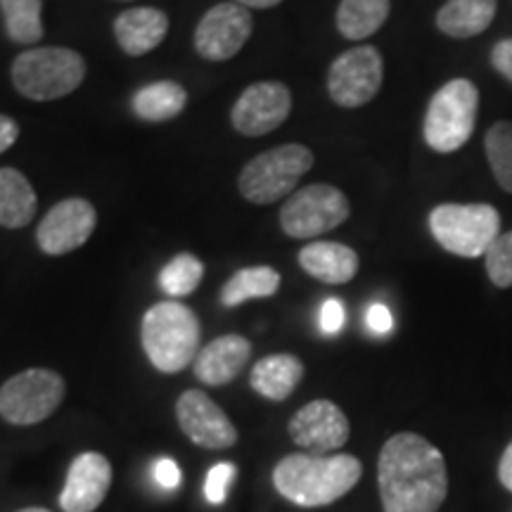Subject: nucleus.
<instances>
[{"label":"nucleus","instance_id":"nucleus-1","mask_svg":"<svg viewBox=\"0 0 512 512\" xmlns=\"http://www.w3.org/2000/svg\"><path fill=\"white\" fill-rule=\"evenodd\" d=\"M377 486L384 512H439L448 496L444 453L422 434H394L377 458Z\"/></svg>","mask_w":512,"mask_h":512},{"label":"nucleus","instance_id":"nucleus-2","mask_svg":"<svg viewBox=\"0 0 512 512\" xmlns=\"http://www.w3.org/2000/svg\"><path fill=\"white\" fill-rule=\"evenodd\" d=\"M363 465L349 453L313 456L290 453L273 467V486L299 508H323L337 503L361 482Z\"/></svg>","mask_w":512,"mask_h":512},{"label":"nucleus","instance_id":"nucleus-3","mask_svg":"<svg viewBox=\"0 0 512 512\" xmlns=\"http://www.w3.org/2000/svg\"><path fill=\"white\" fill-rule=\"evenodd\" d=\"M202 328L195 311L181 302H159L143 316L140 339L150 363L162 373H181L200 354Z\"/></svg>","mask_w":512,"mask_h":512},{"label":"nucleus","instance_id":"nucleus-4","mask_svg":"<svg viewBox=\"0 0 512 512\" xmlns=\"http://www.w3.org/2000/svg\"><path fill=\"white\" fill-rule=\"evenodd\" d=\"M479 88L470 79H451L432 95L422 121V138L430 150L451 155L467 145L477 126Z\"/></svg>","mask_w":512,"mask_h":512},{"label":"nucleus","instance_id":"nucleus-5","mask_svg":"<svg viewBox=\"0 0 512 512\" xmlns=\"http://www.w3.org/2000/svg\"><path fill=\"white\" fill-rule=\"evenodd\" d=\"M86 79V60L72 48L24 50L12 62V83L24 98L48 102L74 93Z\"/></svg>","mask_w":512,"mask_h":512},{"label":"nucleus","instance_id":"nucleus-6","mask_svg":"<svg viewBox=\"0 0 512 512\" xmlns=\"http://www.w3.org/2000/svg\"><path fill=\"white\" fill-rule=\"evenodd\" d=\"M427 221H430L432 238L448 254L463 256V259L484 256L486 249L501 235V214L496 207L484 202L439 204L430 211Z\"/></svg>","mask_w":512,"mask_h":512},{"label":"nucleus","instance_id":"nucleus-7","mask_svg":"<svg viewBox=\"0 0 512 512\" xmlns=\"http://www.w3.org/2000/svg\"><path fill=\"white\" fill-rule=\"evenodd\" d=\"M313 152L306 145L287 143L254 157L240 171L238 188L247 202L273 204L292 195L302 176L313 169Z\"/></svg>","mask_w":512,"mask_h":512},{"label":"nucleus","instance_id":"nucleus-8","mask_svg":"<svg viewBox=\"0 0 512 512\" xmlns=\"http://www.w3.org/2000/svg\"><path fill=\"white\" fill-rule=\"evenodd\" d=\"M351 204L342 190L330 183H313L292 192L280 209V228L287 238L313 240L330 233L349 219Z\"/></svg>","mask_w":512,"mask_h":512},{"label":"nucleus","instance_id":"nucleus-9","mask_svg":"<svg viewBox=\"0 0 512 512\" xmlns=\"http://www.w3.org/2000/svg\"><path fill=\"white\" fill-rule=\"evenodd\" d=\"M64 392L67 387L55 370H22L0 387V418L17 427L38 425L60 408Z\"/></svg>","mask_w":512,"mask_h":512},{"label":"nucleus","instance_id":"nucleus-10","mask_svg":"<svg viewBox=\"0 0 512 512\" xmlns=\"http://www.w3.org/2000/svg\"><path fill=\"white\" fill-rule=\"evenodd\" d=\"M384 81V60L375 46H358L342 53L330 64L328 93L344 110L368 105L380 93Z\"/></svg>","mask_w":512,"mask_h":512},{"label":"nucleus","instance_id":"nucleus-11","mask_svg":"<svg viewBox=\"0 0 512 512\" xmlns=\"http://www.w3.org/2000/svg\"><path fill=\"white\" fill-rule=\"evenodd\" d=\"M254 29L252 12L238 3L214 5L195 29V50L209 62H226L245 48Z\"/></svg>","mask_w":512,"mask_h":512},{"label":"nucleus","instance_id":"nucleus-12","mask_svg":"<svg viewBox=\"0 0 512 512\" xmlns=\"http://www.w3.org/2000/svg\"><path fill=\"white\" fill-rule=\"evenodd\" d=\"M290 439L313 456H328L349 441L351 425L337 403L316 399L292 415L287 425Z\"/></svg>","mask_w":512,"mask_h":512},{"label":"nucleus","instance_id":"nucleus-13","mask_svg":"<svg viewBox=\"0 0 512 512\" xmlns=\"http://www.w3.org/2000/svg\"><path fill=\"white\" fill-rule=\"evenodd\" d=\"M292 112V93L285 83L261 81L245 88L235 100L230 121L242 136L259 138L285 124Z\"/></svg>","mask_w":512,"mask_h":512},{"label":"nucleus","instance_id":"nucleus-14","mask_svg":"<svg viewBox=\"0 0 512 512\" xmlns=\"http://www.w3.org/2000/svg\"><path fill=\"white\" fill-rule=\"evenodd\" d=\"M98 214L88 200L69 197L57 202L53 209L38 223L36 242L50 256H62L74 252L91 240Z\"/></svg>","mask_w":512,"mask_h":512},{"label":"nucleus","instance_id":"nucleus-15","mask_svg":"<svg viewBox=\"0 0 512 512\" xmlns=\"http://www.w3.org/2000/svg\"><path fill=\"white\" fill-rule=\"evenodd\" d=\"M176 418L185 437L207 451H223L238 441V430L219 403L197 389H188L178 396Z\"/></svg>","mask_w":512,"mask_h":512},{"label":"nucleus","instance_id":"nucleus-16","mask_svg":"<svg viewBox=\"0 0 512 512\" xmlns=\"http://www.w3.org/2000/svg\"><path fill=\"white\" fill-rule=\"evenodd\" d=\"M112 486V465L102 453L86 451L69 465L67 482L60 494L64 512H95Z\"/></svg>","mask_w":512,"mask_h":512},{"label":"nucleus","instance_id":"nucleus-17","mask_svg":"<svg viewBox=\"0 0 512 512\" xmlns=\"http://www.w3.org/2000/svg\"><path fill=\"white\" fill-rule=\"evenodd\" d=\"M249 356H252V344L242 335H223L209 342L195 363V377L209 387H223L230 384L245 370Z\"/></svg>","mask_w":512,"mask_h":512},{"label":"nucleus","instance_id":"nucleus-18","mask_svg":"<svg viewBox=\"0 0 512 512\" xmlns=\"http://www.w3.org/2000/svg\"><path fill=\"white\" fill-rule=\"evenodd\" d=\"M169 31V17L157 8H131L114 19V36L126 55H145L155 50Z\"/></svg>","mask_w":512,"mask_h":512},{"label":"nucleus","instance_id":"nucleus-19","mask_svg":"<svg viewBox=\"0 0 512 512\" xmlns=\"http://www.w3.org/2000/svg\"><path fill=\"white\" fill-rule=\"evenodd\" d=\"M299 266L320 283L344 285L356 278L361 261L354 249L342 242H309L299 252Z\"/></svg>","mask_w":512,"mask_h":512},{"label":"nucleus","instance_id":"nucleus-20","mask_svg":"<svg viewBox=\"0 0 512 512\" xmlns=\"http://www.w3.org/2000/svg\"><path fill=\"white\" fill-rule=\"evenodd\" d=\"M304 380V363L292 354H271L261 358L252 368L249 382L256 394L268 401L290 399L294 389Z\"/></svg>","mask_w":512,"mask_h":512},{"label":"nucleus","instance_id":"nucleus-21","mask_svg":"<svg viewBox=\"0 0 512 512\" xmlns=\"http://www.w3.org/2000/svg\"><path fill=\"white\" fill-rule=\"evenodd\" d=\"M498 0H446L437 12V29L448 38H465L484 34L496 19Z\"/></svg>","mask_w":512,"mask_h":512},{"label":"nucleus","instance_id":"nucleus-22","mask_svg":"<svg viewBox=\"0 0 512 512\" xmlns=\"http://www.w3.org/2000/svg\"><path fill=\"white\" fill-rule=\"evenodd\" d=\"M36 192L22 171L0 169V226L24 228L36 216Z\"/></svg>","mask_w":512,"mask_h":512},{"label":"nucleus","instance_id":"nucleus-23","mask_svg":"<svg viewBox=\"0 0 512 512\" xmlns=\"http://www.w3.org/2000/svg\"><path fill=\"white\" fill-rule=\"evenodd\" d=\"M188 93L181 83L176 81H157L147 83L133 95L131 105L138 119L150 121V124H162V121L176 119L185 110Z\"/></svg>","mask_w":512,"mask_h":512},{"label":"nucleus","instance_id":"nucleus-24","mask_svg":"<svg viewBox=\"0 0 512 512\" xmlns=\"http://www.w3.org/2000/svg\"><path fill=\"white\" fill-rule=\"evenodd\" d=\"M392 12V0H342L337 8V31L347 41L377 34Z\"/></svg>","mask_w":512,"mask_h":512},{"label":"nucleus","instance_id":"nucleus-25","mask_svg":"<svg viewBox=\"0 0 512 512\" xmlns=\"http://www.w3.org/2000/svg\"><path fill=\"white\" fill-rule=\"evenodd\" d=\"M280 290V273L271 266L242 268L221 290V302L228 309L249 302V299H268Z\"/></svg>","mask_w":512,"mask_h":512},{"label":"nucleus","instance_id":"nucleus-26","mask_svg":"<svg viewBox=\"0 0 512 512\" xmlns=\"http://www.w3.org/2000/svg\"><path fill=\"white\" fill-rule=\"evenodd\" d=\"M5 31L19 46H34L43 38V0H0Z\"/></svg>","mask_w":512,"mask_h":512},{"label":"nucleus","instance_id":"nucleus-27","mask_svg":"<svg viewBox=\"0 0 512 512\" xmlns=\"http://www.w3.org/2000/svg\"><path fill=\"white\" fill-rule=\"evenodd\" d=\"M484 152L491 174L512 195V121H496L484 136Z\"/></svg>","mask_w":512,"mask_h":512},{"label":"nucleus","instance_id":"nucleus-28","mask_svg":"<svg viewBox=\"0 0 512 512\" xmlns=\"http://www.w3.org/2000/svg\"><path fill=\"white\" fill-rule=\"evenodd\" d=\"M204 278V264L195 254H178L169 261L159 273V287L169 294V297H188L197 290V285Z\"/></svg>","mask_w":512,"mask_h":512},{"label":"nucleus","instance_id":"nucleus-29","mask_svg":"<svg viewBox=\"0 0 512 512\" xmlns=\"http://www.w3.org/2000/svg\"><path fill=\"white\" fill-rule=\"evenodd\" d=\"M484 268L489 280L501 290L512 287V230L510 233L498 235L494 245L486 249Z\"/></svg>","mask_w":512,"mask_h":512},{"label":"nucleus","instance_id":"nucleus-30","mask_svg":"<svg viewBox=\"0 0 512 512\" xmlns=\"http://www.w3.org/2000/svg\"><path fill=\"white\" fill-rule=\"evenodd\" d=\"M235 472H238V467L233 463H219L211 467L207 482H204V498H207L211 505L226 503L228 486L235 479Z\"/></svg>","mask_w":512,"mask_h":512},{"label":"nucleus","instance_id":"nucleus-31","mask_svg":"<svg viewBox=\"0 0 512 512\" xmlns=\"http://www.w3.org/2000/svg\"><path fill=\"white\" fill-rule=\"evenodd\" d=\"M344 306L339 299H325V304L320 306V318H318V325H320V332L323 335H337L339 330L344 328Z\"/></svg>","mask_w":512,"mask_h":512},{"label":"nucleus","instance_id":"nucleus-32","mask_svg":"<svg viewBox=\"0 0 512 512\" xmlns=\"http://www.w3.org/2000/svg\"><path fill=\"white\" fill-rule=\"evenodd\" d=\"M152 477H155V482L162 486V489H169V491L178 489L183 482L181 467H178L176 460L171 458L155 460V465H152Z\"/></svg>","mask_w":512,"mask_h":512},{"label":"nucleus","instance_id":"nucleus-33","mask_svg":"<svg viewBox=\"0 0 512 512\" xmlns=\"http://www.w3.org/2000/svg\"><path fill=\"white\" fill-rule=\"evenodd\" d=\"M491 67L503 76L512 86V38H501L494 48H491Z\"/></svg>","mask_w":512,"mask_h":512},{"label":"nucleus","instance_id":"nucleus-34","mask_svg":"<svg viewBox=\"0 0 512 512\" xmlns=\"http://www.w3.org/2000/svg\"><path fill=\"white\" fill-rule=\"evenodd\" d=\"M368 328L375 332V335H389L394 330V316L392 311L384 304H373L366 313Z\"/></svg>","mask_w":512,"mask_h":512},{"label":"nucleus","instance_id":"nucleus-35","mask_svg":"<svg viewBox=\"0 0 512 512\" xmlns=\"http://www.w3.org/2000/svg\"><path fill=\"white\" fill-rule=\"evenodd\" d=\"M17 138H19L17 121L5 117V114H0V155H3V152H8L10 147L17 143Z\"/></svg>","mask_w":512,"mask_h":512},{"label":"nucleus","instance_id":"nucleus-36","mask_svg":"<svg viewBox=\"0 0 512 512\" xmlns=\"http://www.w3.org/2000/svg\"><path fill=\"white\" fill-rule=\"evenodd\" d=\"M498 479H501V484L512 494V441L503 451L501 460H498Z\"/></svg>","mask_w":512,"mask_h":512},{"label":"nucleus","instance_id":"nucleus-37","mask_svg":"<svg viewBox=\"0 0 512 512\" xmlns=\"http://www.w3.org/2000/svg\"><path fill=\"white\" fill-rule=\"evenodd\" d=\"M233 3L242 5V8L268 10V8H275V5H280V3H283V0H233Z\"/></svg>","mask_w":512,"mask_h":512},{"label":"nucleus","instance_id":"nucleus-38","mask_svg":"<svg viewBox=\"0 0 512 512\" xmlns=\"http://www.w3.org/2000/svg\"><path fill=\"white\" fill-rule=\"evenodd\" d=\"M17 512H50V510H46V508H22V510H17Z\"/></svg>","mask_w":512,"mask_h":512}]
</instances>
